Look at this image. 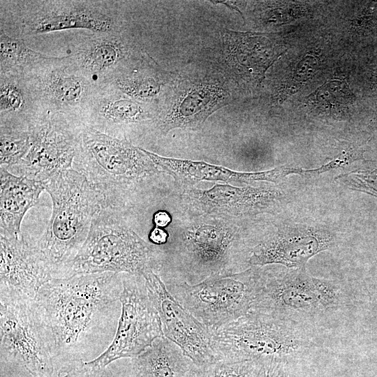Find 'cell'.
Returning a JSON list of instances; mask_svg holds the SVG:
<instances>
[{"label": "cell", "instance_id": "4", "mask_svg": "<svg viewBox=\"0 0 377 377\" xmlns=\"http://www.w3.org/2000/svg\"><path fill=\"white\" fill-rule=\"evenodd\" d=\"M211 329L219 362L272 360L287 364L318 346L316 327L255 311Z\"/></svg>", "mask_w": 377, "mask_h": 377}, {"label": "cell", "instance_id": "19", "mask_svg": "<svg viewBox=\"0 0 377 377\" xmlns=\"http://www.w3.org/2000/svg\"><path fill=\"white\" fill-rule=\"evenodd\" d=\"M186 197L201 213L246 216L272 210L283 198V194L272 187L216 184L206 190L191 189L186 193Z\"/></svg>", "mask_w": 377, "mask_h": 377}, {"label": "cell", "instance_id": "3", "mask_svg": "<svg viewBox=\"0 0 377 377\" xmlns=\"http://www.w3.org/2000/svg\"><path fill=\"white\" fill-rule=\"evenodd\" d=\"M75 170L103 199V207L122 210L143 182L159 170L142 147L80 122Z\"/></svg>", "mask_w": 377, "mask_h": 377}, {"label": "cell", "instance_id": "31", "mask_svg": "<svg viewBox=\"0 0 377 377\" xmlns=\"http://www.w3.org/2000/svg\"><path fill=\"white\" fill-rule=\"evenodd\" d=\"M317 66V61L314 57L311 56H306L300 61L294 71L289 84L290 87L288 91H291L293 89L296 90V88L300 87L303 82H306L312 76Z\"/></svg>", "mask_w": 377, "mask_h": 377}, {"label": "cell", "instance_id": "6", "mask_svg": "<svg viewBox=\"0 0 377 377\" xmlns=\"http://www.w3.org/2000/svg\"><path fill=\"white\" fill-rule=\"evenodd\" d=\"M345 302L339 283L314 277L306 267L263 268L259 293L251 311L316 327L320 320L340 310Z\"/></svg>", "mask_w": 377, "mask_h": 377}, {"label": "cell", "instance_id": "5", "mask_svg": "<svg viewBox=\"0 0 377 377\" xmlns=\"http://www.w3.org/2000/svg\"><path fill=\"white\" fill-rule=\"evenodd\" d=\"M163 261V252L128 226L122 210L102 207L94 216L82 248L61 278L100 272L143 276L151 271L158 274Z\"/></svg>", "mask_w": 377, "mask_h": 377}, {"label": "cell", "instance_id": "23", "mask_svg": "<svg viewBox=\"0 0 377 377\" xmlns=\"http://www.w3.org/2000/svg\"><path fill=\"white\" fill-rule=\"evenodd\" d=\"M108 84L126 96L147 103H154L170 84V76L151 64L128 61L105 78Z\"/></svg>", "mask_w": 377, "mask_h": 377}, {"label": "cell", "instance_id": "34", "mask_svg": "<svg viewBox=\"0 0 377 377\" xmlns=\"http://www.w3.org/2000/svg\"><path fill=\"white\" fill-rule=\"evenodd\" d=\"M170 215L165 211L159 210L154 213L153 216V222L155 227L164 228L171 223Z\"/></svg>", "mask_w": 377, "mask_h": 377}, {"label": "cell", "instance_id": "15", "mask_svg": "<svg viewBox=\"0 0 377 377\" xmlns=\"http://www.w3.org/2000/svg\"><path fill=\"white\" fill-rule=\"evenodd\" d=\"M0 302L34 300L52 279L39 252L23 234L0 235Z\"/></svg>", "mask_w": 377, "mask_h": 377}, {"label": "cell", "instance_id": "2", "mask_svg": "<svg viewBox=\"0 0 377 377\" xmlns=\"http://www.w3.org/2000/svg\"><path fill=\"white\" fill-rule=\"evenodd\" d=\"M52 210L48 226L37 239L36 248L53 278H61L84 243L103 199L84 176L69 168L44 182Z\"/></svg>", "mask_w": 377, "mask_h": 377}, {"label": "cell", "instance_id": "1", "mask_svg": "<svg viewBox=\"0 0 377 377\" xmlns=\"http://www.w3.org/2000/svg\"><path fill=\"white\" fill-rule=\"evenodd\" d=\"M124 273L53 278L36 297L54 337L57 368L103 351L114 337Z\"/></svg>", "mask_w": 377, "mask_h": 377}, {"label": "cell", "instance_id": "12", "mask_svg": "<svg viewBox=\"0 0 377 377\" xmlns=\"http://www.w3.org/2000/svg\"><path fill=\"white\" fill-rule=\"evenodd\" d=\"M165 103L152 124L163 134L175 128L198 129L207 119L228 105V82L209 71L191 73L172 84Z\"/></svg>", "mask_w": 377, "mask_h": 377}, {"label": "cell", "instance_id": "24", "mask_svg": "<svg viewBox=\"0 0 377 377\" xmlns=\"http://www.w3.org/2000/svg\"><path fill=\"white\" fill-rule=\"evenodd\" d=\"M193 365L181 348L163 336L131 359L126 377H185Z\"/></svg>", "mask_w": 377, "mask_h": 377}, {"label": "cell", "instance_id": "26", "mask_svg": "<svg viewBox=\"0 0 377 377\" xmlns=\"http://www.w3.org/2000/svg\"><path fill=\"white\" fill-rule=\"evenodd\" d=\"M52 58L33 50L23 40L8 36L1 28V74L26 75Z\"/></svg>", "mask_w": 377, "mask_h": 377}, {"label": "cell", "instance_id": "28", "mask_svg": "<svg viewBox=\"0 0 377 377\" xmlns=\"http://www.w3.org/2000/svg\"><path fill=\"white\" fill-rule=\"evenodd\" d=\"M314 101L325 110H336L353 101V94L345 81L332 80L318 88Z\"/></svg>", "mask_w": 377, "mask_h": 377}, {"label": "cell", "instance_id": "10", "mask_svg": "<svg viewBox=\"0 0 377 377\" xmlns=\"http://www.w3.org/2000/svg\"><path fill=\"white\" fill-rule=\"evenodd\" d=\"M121 306L117 331L111 344L93 360L79 361L85 374L97 375L112 362L137 357L158 338L164 336L159 314L142 276L123 274Z\"/></svg>", "mask_w": 377, "mask_h": 377}, {"label": "cell", "instance_id": "13", "mask_svg": "<svg viewBox=\"0 0 377 377\" xmlns=\"http://www.w3.org/2000/svg\"><path fill=\"white\" fill-rule=\"evenodd\" d=\"M143 277L159 314L164 337L177 345L196 366L208 367L219 362L212 329L175 300L158 274L151 271Z\"/></svg>", "mask_w": 377, "mask_h": 377}, {"label": "cell", "instance_id": "17", "mask_svg": "<svg viewBox=\"0 0 377 377\" xmlns=\"http://www.w3.org/2000/svg\"><path fill=\"white\" fill-rule=\"evenodd\" d=\"M22 21L25 35L84 29L96 33L119 31L109 8L96 1H46Z\"/></svg>", "mask_w": 377, "mask_h": 377}, {"label": "cell", "instance_id": "14", "mask_svg": "<svg viewBox=\"0 0 377 377\" xmlns=\"http://www.w3.org/2000/svg\"><path fill=\"white\" fill-rule=\"evenodd\" d=\"M64 59L52 57L27 76L40 109L77 119L98 86Z\"/></svg>", "mask_w": 377, "mask_h": 377}, {"label": "cell", "instance_id": "36", "mask_svg": "<svg viewBox=\"0 0 377 377\" xmlns=\"http://www.w3.org/2000/svg\"><path fill=\"white\" fill-rule=\"evenodd\" d=\"M185 377H211V365L198 367L193 364Z\"/></svg>", "mask_w": 377, "mask_h": 377}, {"label": "cell", "instance_id": "22", "mask_svg": "<svg viewBox=\"0 0 377 377\" xmlns=\"http://www.w3.org/2000/svg\"><path fill=\"white\" fill-rule=\"evenodd\" d=\"M0 235L18 236L22 234L23 217L45 190V182L14 175L3 168H0Z\"/></svg>", "mask_w": 377, "mask_h": 377}, {"label": "cell", "instance_id": "29", "mask_svg": "<svg viewBox=\"0 0 377 377\" xmlns=\"http://www.w3.org/2000/svg\"><path fill=\"white\" fill-rule=\"evenodd\" d=\"M350 188L377 198V162L338 176Z\"/></svg>", "mask_w": 377, "mask_h": 377}, {"label": "cell", "instance_id": "30", "mask_svg": "<svg viewBox=\"0 0 377 377\" xmlns=\"http://www.w3.org/2000/svg\"><path fill=\"white\" fill-rule=\"evenodd\" d=\"M256 361L219 362L211 365V377H253Z\"/></svg>", "mask_w": 377, "mask_h": 377}, {"label": "cell", "instance_id": "9", "mask_svg": "<svg viewBox=\"0 0 377 377\" xmlns=\"http://www.w3.org/2000/svg\"><path fill=\"white\" fill-rule=\"evenodd\" d=\"M0 350L1 364L22 367L32 377H53L54 339L36 299L0 302Z\"/></svg>", "mask_w": 377, "mask_h": 377}, {"label": "cell", "instance_id": "35", "mask_svg": "<svg viewBox=\"0 0 377 377\" xmlns=\"http://www.w3.org/2000/svg\"><path fill=\"white\" fill-rule=\"evenodd\" d=\"M98 375L88 376L76 368L68 367L59 369L55 372L53 377H98Z\"/></svg>", "mask_w": 377, "mask_h": 377}, {"label": "cell", "instance_id": "21", "mask_svg": "<svg viewBox=\"0 0 377 377\" xmlns=\"http://www.w3.org/2000/svg\"><path fill=\"white\" fill-rule=\"evenodd\" d=\"M131 50L120 31L97 33L76 43L68 56L70 62L92 79L106 78L131 59Z\"/></svg>", "mask_w": 377, "mask_h": 377}, {"label": "cell", "instance_id": "18", "mask_svg": "<svg viewBox=\"0 0 377 377\" xmlns=\"http://www.w3.org/2000/svg\"><path fill=\"white\" fill-rule=\"evenodd\" d=\"M157 112L149 103L134 100L108 84H101L78 119L85 126L120 138V132L126 127L153 124Z\"/></svg>", "mask_w": 377, "mask_h": 377}, {"label": "cell", "instance_id": "25", "mask_svg": "<svg viewBox=\"0 0 377 377\" xmlns=\"http://www.w3.org/2000/svg\"><path fill=\"white\" fill-rule=\"evenodd\" d=\"M36 103L38 104L27 75L1 74V125L27 127L38 110L34 109Z\"/></svg>", "mask_w": 377, "mask_h": 377}, {"label": "cell", "instance_id": "7", "mask_svg": "<svg viewBox=\"0 0 377 377\" xmlns=\"http://www.w3.org/2000/svg\"><path fill=\"white\" fill-rule=\"evenodd\" d=\"M241 252L237 230L218 221H205L186 228L169 251L174 272L164 281L198 283L209 277L239 272Z\"/></svg>", "mask_w": 377, "mask_h": 377}, {"label": "cell", "instance_id": "33", "mask_svg": "<svg viewBox=\"0 0 377 377\" xmlns=\"http://www.w3.org/2000/svg\"><path fill=\"white\" fill-rule=\"evenodd\" d=\"M148 237L151 243L159 246L168 242L169 235L164 228L155 227L151 230Z\"/></svg>", "mask_w": 377, "mask_h": 377}, {"label": "cell", "instance_id": "16", "mask_svg": "<svg viewBox=\"0 0 377 377\" xmlns=\"http://www.w3.org/2000/svg\"><path fill=\"white\" fill-rule=\"evenodd\" d=\"M336 237L325 228L303 225L277 228L258 242L251 249L249 267L280 265L286 268L306 267L309 259L332 249Z\"/></svg>", "mask_w": 377, "mask_h": 377}, {"label": "cell", "instance_id": "27", "mask_svg": "<svg viewBox=\"0 0 377 377\" xmlns=\"http://www.w3.org/2000/svg\"><path fill=\"white\" fill-rule=\"evenodd\" d=\"M0 168L9 170L18 165L31 148L28 128L1 126Z\"/></svg>", "mask_w": 377, "mask_h": 377}, {"label": "cell", "instance_id": "20", "mask_svg": "<svg viewBox=\"0 0 377 377\" xmlns=\"http://www.w3.org/2000/svg\"><path fill=\"white\" fill-rule=\"evenodd\" d=\"M143 150L158 170L171 175L177 183L186 186H193L201 181L278 182L294 172L293 168L283 166L263 172H241L203 161L165 157L145 149Z\"/></svg>", "mask_w": 377, "mask_h": 377}, {"label": "cell", "instance_id": "32", "mask_svg": "<svg viewBox=\"0 0 377 377\" xmlns=\"http://www.w3.org/2000/svg\"><path fill=\"white\" fill-rule=\"evenodd\" d=\"M286 364L272 360H258L253 377H288Z\"/></svg>", "mask_w": 377, "mask_h": 377}, {"label": "cell", "instance_id": "11", "mask_svg": "<svg viewBox=\"0 0 377 377\" xmlns=\"http://www.w3.org/2000/svg\"><path fill=\"white\" fill-rule=\"evenodd\" d=\"M80 121L75 117L39 110L28 124L31 148L11 173L45 182L72 168L76 154Z\"/></svg>", "mask_w": 377, "mask_h": 377}, {"label": "cell", "instance_id": "8", "mask_svg": "<svg viewBox=\"0 0 377 377\" xmlns=\"http://www.w3.org/2000/svg\"><path fill=\"white\" fill-rule=\"evenodd\" d=\"M262 267L209 277L198 283L165 285L168 290L200 322L216 328L249 313L259 293Z\"/></svg>", "mask_w": 377, "mask_h": 377}]
</instances>
